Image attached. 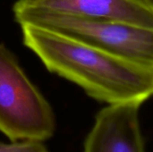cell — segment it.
Masks as SVG:
<instances>
[{"mask_svg": "<svg viewBox=\"0 0 153 152\" xmlns=\"http://www.w3.org/2000/svg\"><path fill=\"white\" fill-rule=\"evenodd\" d=\"M39 10L153 29V6L144 0H18L13 11Z\"/></svg>", "mask_w": 153, "mask_h": 152, "instance_id": "cell-4", "label": "cell"}, {"mask_svg": "<svg viewBox=\"0 0 153 152\" xmlns=\"http://www.w3.org/2000/svg\"><path fill=\"white\" fill-rule=\"evenodd\" d=\"M138 103L108 105L96 115L83 152H145Z\"/></svg>", "mask_w": 153, "mask_h": 152, "instance_id": "cell-5", "label": "cell"}, {"mask_svg": "<svg viewBox=\"0 0 153 152\" xmlns=\"http://www.w3.org/2000/svg\"><path fill=\"white\" fill-rule=\"evenodd\" d=\"M144 1H145L146 3H148L150 5H152L153 6V0H144Z\"/></svg>", "mask_w": 153, "mask_h": 152, "instance_id": "cell-7", "label": "cell"}, {"mask_svg": "<svg viewBox=\"0 0 153 152\" xmlns=\"http://www.w3.org/2000/svg\"><path fill=\"white\" fill-rule=\"evenodd\" d=\"M22 41L45 67L108 105L143 104L153 92V63L87 44L54 30L22 23Z\"/></svg>", "mask_w": 153, "mask_h": 152, "instance_id": "cell-1", "label": "cell"}, {"mask_svg": "<svg viewBox=\"0 0 153 152\" xmlns=\"http://www.w3.org/2000/svg\"><path fill=\"white\" fill-rule=\"evenodd\" d=\"M0 152H48L41 142H0Z\"/></svg>", "mask_w": 153, "mask_h": 152, "instance_id": "cell-6", "label": "cell"}, {"mask_svg": "<svg viewBox=\"0 0 153 152\" xmlns=\"http://www.w3.org/2000/svg\"><path fill=\"white\" fill-rule=\"evenodd\" d=\"M13 12L19 24L32 23L46 27L100 48L153 63V29L39 10Z\"/></svg>", "mask_w": 153, "mask_h": 152, "instance_id": "cell-3", "label": "cell"}, {"mask_svg": "<svg viewBox=\"0 0 153 152\" xmlns=\"http://www.w3.org/2000/svg\"><path fill=\"white\" fill-rule=\"evenodd\" d=\"M56 129L52 107L16 56L0 43V132L11 142H41Z\"/></svg>", "mask_w": 153, "mask_h": 152, "instance_id": "cell-2", "label": "cell"}]
</instances>
